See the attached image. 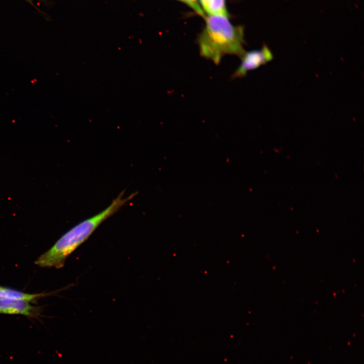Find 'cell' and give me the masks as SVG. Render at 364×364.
Segmentation results:
<instances>
[{"label": "cell", "mask_w": 364, "mask_h": 364, "mask_svg": "<svg viewBox=\"0 0 364 364\" xmlns=\"http://www.w3.org/2000/svg\"><path fill=\"white\" fill-rule=\"evenodd\" d=\"M121 192L110 204L100 213L79 222L65 233L46 252L35 261L41 267L60 268L64 266L67 257L85 242L97 228L132 199L136 193L124 197Z\"/></svg>", "instance_id": "1"}, {"label": "cell", "mask_w": 364, "mask_h": 364, "mask_svg": "<svg viewBox=\"0 0 364 364\" xmlns=\"http://www.w3.org/2000/svg\"><path fill=\"white\" fill-rule=\"evenodd\" d=\"M197 39L200 56L218 65L226 55L240 58L245 52L244 29L234 25L228 17L208 15Z\"/></svg>", "instance_id": "2"}, {"label": "cell", "mask_w": 364, "mask_h": 364, "mask_svg": "<svg viewBox=\"0 0 364 364\" xmlns=\"http://www.w3.org/2000/svg\"><path fill=\"white\" fill-rule=\"evenodd\" d=\"M269 49L264 46L260 50L245 52L240 57L241 61L232 75V78L244 77L249 71L255 69L265 64L272 58Z\"/></svg>", "instance_id": "3"}, {"label": "cell", "mask_w": 364, "mask_h": 364, "mask_svg": "<svg viewBox=\"0 0 364 364\" xmlns=\"http://www.w3.org/2000/svg\"><path fill=\"white\" fill-rule=\"evenodd\" d=\"M30 302L23 299L0 300V313L20 314L36 318L40 315V308L32 305Z\"/></svg>", "instance_id": "4"}, {"label": "cell", "mask_w": 364, "mask_h": 364, "mask_svg": "<svg viewBox=\"0 0 364 364\" xmlns=\"http://www.w3.org/2000/svg\"><path fill=\"white\" fill-rule=\"evenodd\" d=\"M48 293H28L11 288L0 285V300L23 299L30 302L36 301L38 299L46 296Z\"/></svg>", "instance_id": "5"}, {"label": "cell", "mask_w": 364, "mask_h": 364, "mask_svg": "<svg viewBox=\"0 0 364 364\" xmlns=\"http://www.w3.org/2000/svg\"><path fill=\"white\" fill-rule=\"evenodd\" d=\"M208 15H220L228 17L225 0H209L206 12Z\"/></svg>", "instance_id": "6"}, {"label": "cell", "mask_w": 364, "mask_h": 364, "mask_svg": "<svg viewBox=\"0 0 364 364\" xmlns=\"http://www.w3.org/2000/svg\"><path fill=\"white\" fill-rule=\"evenodd\" d=\"M183 3H185L193 10L196 13L200 16L205 19L206 15L203 10L202 9L198 0H183Z\"/></svg>", "instance_id": "7"}, {"label": "cell", "mask_w": 364, "mask_h": 364, "mask_svg": "<svg viewBox=\"0 0 364 364\" xmlns=\"http://www.w3.org/2000/svg\"><path fill=\"white\" fill-rule=\"evenodd\" d=\"M198 1L204 12H207L209 0H198Z\"/></svg>", "instance_id": "8"}, {"label": "cell", "mask_w": 364, "mask_h": 364, "mask_svg": "<svg viewBox=\"0 0 364 364\" xmlns=\"http://www.w3.org/2000/svg\"><path fill=\"white\" fill-rule=\"evenodd\" d=\"M30 4H33V2L35 0H24Z\"/></svg>", "instance_id": "9"}, {"label": "cell", "mask_w": 364, "mask_h": 364, "mask_svg": "<svg viewBox=\"0 0 364 364\" xmlns=\"http://www.w3.org/2000/svg\"><path fill=\"white\" fill-rule=\"evenodd\" d=\"M176 1H179V2H183V0H176Z\"/></svg>", "instance_id": "10"}]
</instances>
